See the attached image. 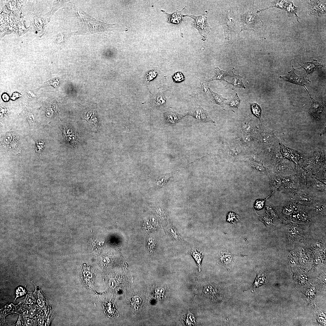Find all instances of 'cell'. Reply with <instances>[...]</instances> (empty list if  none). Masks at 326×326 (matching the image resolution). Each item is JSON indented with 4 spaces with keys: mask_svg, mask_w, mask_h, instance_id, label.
<instances>
[{
    "mask_svg": "<svg viewBox=\"0 0 326 326\" xmlns=\"http://www.w3.org/2000/svg\"><path fill=\"white\" fill-rule=\"evenodd\" d=\"M291 3V5L290 6L289 4V7H287L286 10L287 12L288 15V16L289 17L290 16L291 14H294L296 16L297 20L298 22H299L298 21V19L299 18L300 19V18L297 16L296 12L298 8L295 7L294 5H293V3L292 2Z\"/></svg>",
    "mask_w": 326,
    "mask_h": 326,
    "instance_id": "cell-25",
    "label": "cell"
},
{
    "mask_svg": "<svg viewBox=\"0 0 326 326\" xmlns=\"http://www.w3.org/2000/svg\"><path fill=\"white\" fill-rule=\"evenodd\" d=\"M280 146L281 152L284 156L297 163L300 156L298 152L285 146L281 143H280Z\"/></svg>",
    "mask_w": 326,
    "mask_h": 326,
    "instance_id": "cell-9",
    "label": "cell"
},
{
    "mask_svg": "<svg viewBox=\"0 0 326 326\" xmlns=\"http://www.w3.org/2000/svg\"><path fill=\"white\" fill-rule=\"evenodd\" d=\"M148 246L150 250H153L155 246V241L152 239L149 238L148 242Z\"/></svg>",
    "mask_w": 326,
    "mask_h": 326,
    "instance_id": "cell-29",
    "label": "cell"
},
{
    "mask_svg": "<svg viewBox=\"0 0 326 326\" xmlns=\"http://www.w3.org/2000/svg\"><path fill=\"white\" fill-rule=\"evenodd\" d=\"M27 92L29 95L31 97H35V94L33 93V92L31 91H27Z\"/></svg>",
    "mask_w": 326,
    "mask_h": 326,
    "instance_id": "cell-31",
    "label": "cell"
},
{
    "mask_svg": "<svg viewBox=\"0 0 326 326\" xmlns=\"http://www.w3.org/2000/svg\"><path fill=\"white\" fill-rule=\"evenodd\" d=\"M239 216L234 213L230 212L227 214V222L235 225L237 222L240 221Z\"/></svg>",
    "mask_w": 326,
    "mask_h": 326,
    "instance_id": "cell-21",
    "label": "cell"
},
{
    "mask_svg": "<svg viewBox=\"0 0 326 326\" xmlns=\"http://www.w3.org/2000/svg\"><path fill=\"white\" fill-rule=\"evenodd\" d=\"M293 210L294 208L292 206L288 205L284 207L283 212L285 215H289L292 213Z\"/></svg>",
    "mask_w": 326,
    "mask_h": 326,
    "instance_id": "cell-27",
    "label": "cell"
},
{
    "mask_svg": "<svg viewBox=\"0 0 326 326\" xmlns=\"http://www.w3.org/2000/svg\"><path fill=\"white\" fill-rule=\"evenodd\" d=\"M186 16L191 18L193 19V21L191 24V25L198 30L202 40L203 41H205L207 35L210 33L211 28L208 24L206 15L205 14L197 16L183 15V17Z\"/></svg>",
    "mask_w": 326,
    "mask_h": 326,
    "instance_id": "cell-4",
    "label": "cell"
},
{
    "mask_svg": "<svg viewBox=\"0 0 326 326\" xmlns=\"http://www.w3.org/2000/svg\"><path fill=\"white\" fill-rule=\"evenodd\" d=\"M241 31L247 29L254 30L259 27L262 23L258 15L248 11L240 15Z\"/></svg>",
    "mask_w": 326,
    "mask_h": 326,
    "instance_id": "cell-5",
    "label": "cell"
},
{
    "mask_svg": "<svg viewBox=\"0 0 326 326\" xmlns=\"http://www.w3.org/2000/svg\"><path fill=\"white\" fill-rule=\"evenodd\" d=\"M273 192L270 195L267 196L265 199H259L256 200L254 204V206L255 208L257 210H260L262 209L264 206L265 202L267 198L269 197Z\"/></svg>",
    "mask_w": 326,
    "mask_h": 326,
    "instance_id": "cell-23",
    "label": "cell"
},
{
    "mask_svg": "<svg viewBox=\"0 0 326 326\" xmlns=\"http://www.w3.org/2000/svg\"><path fill=\"white\" fill-rule=\"evenodd\" d=\"M256 127L252 121L245 120L242 122L240 125L241 136L245 135H256Z\"/></svg>",
    "mask_w": 326,
    "mask_h": 326,
    "instance_id": "cell-8",
    "label": "cell"
},
{
    "mask_svg": "<svg viewBox=\"0 0 326 326\" xmlns=\"http://www.w3.org/2000/svg\"><path fill=\"white\" fill-rule=\"evenodd\" d=\"M38 323L40 325L42 326V325H43V321L41 319H39L38 320Z\"/></svg>",
    "mask_w": 326,
    "mask_h": 326,
    "instance_id": "cell-35",
    "label": "cell"
},
{
    "mask_svg": "<svg viewBox=\"0 0 326 326\" xmlns=\"http://www.w3.org/2000/svg\"><path fill=\"white\" fill-rule=\"evenodd\" d=\"M219 256L220 261L225 266H228L232 262V255L228 251H222L219 254Z\"/></svg>",
    "mask_w": 326,
    "mask_h": 326,
    "instance_id": "cell-16",
    "label": "cell"
},
{
    "mask_svg": "<svg viewBox=\"0 0 326 326\" xmlns=\"http://www.w3.org/2000/svg\"><path fill=\"white\" fill-rule=\"evenodd\" d=\"M258 216L260 220L264 222L267 226H270L274 225L272 219L268 215L264 214L261 216L258 215Z\"/></svg>",
    "mask_w": 326,
    "mask_h": 326,
    "instance_id": "cell-24",
    "label": "cell"
},
{
    "mask_svg": "<svg viewBox=\"0 0 326 326\" xmlns=\"http://www.w3.org/2000/svg\"><path fill=\"white\" fill-rule=\"evenodd\" d=\"M214 75L208 80V82L217 80L220 82H226L229 84V82L225 79V77L229 75L227 71L221 70L218 67H216L214 69Z\"/></svg>",
    "mask_w": 326,
    "mask_h": 326,
    "instance_id": "cell-13",
    "label": "cell"
},
{
    "mask_svg": "<svg viewBox=\"0 0 326 326\" xmlns=\"http://www.w3.org/2000/svg\"><path fill=\"white\" fill-rule=\"evenodd\" d=\"M323 209V206H317L315 208V210L317 212H320L322 211Z\"/></svg>",
    "mask_w": 326,
    "mask_h": 326,
    "instance_id": "cell-30",
    "label": "cell"
},
{
    "mask_svg": "<svg viewBox=\"0 0 326 326\" xmlns=\"http://www.w3.org/2000/svg\"><path fill=\"white\" fill-rule=\"evenodd\" d=\"M239 18L238 14H236L232 8L227 11L222 17L221 24L224 30L225 40H231L232 36L239 35L241 31V24Z\"/></svg>",
    "mask_w": 326,
    "mask_h": 326,
    "instance_id": "cell-1",
    "label": "cell"
},
{
    "mask_svg": "<svg viewBox=\"0 0 326 326\" xmlns=\"http://www.w3.org/2000/svg\"><path fill=\"white\" fill-rule=\"evenodd\" d=\"M315 184L317 189L321 190H325L324 186L321 182L318 181H316Z\"/></svg>",
    "mask_w": 326,
    "mask_h": 326,
    "instance_id": "cell-28",
    "label": "cell"
},
{
    "mask_svg": "<svg viewBox=\"0 0 326 326\" xmlns=\"http://www.w3.org/2000/svg\"><path fill=\"white\" fill-rule=\"evenodd\" d=\"M22 323V321L21 318H19L18 322V325H21V324Z\"/></svg>",
    "mask_w": 326,
    "mask_h": 326,
    "instance_id": "cell-36",
    "label": "cell"
},
{
    "mask_svg": "<svg viewBox=\"0 0 326 326\" xmlns=\"http://www.w3.org/2000/svg\"><path fill=\"white\" fill-rule=\"evenodd\" d=\"M208 89L210 100L214 104H217L223 108L225 101L227 99L223 97L221 95L214 92L210 88H209Z\"/></svg>",
    "mask_w": 326,
    "mask_h": 326,
    "instance_id": "cell-12",
    "label": "cell"
},
{
    "mask_svg": "<svg viewBox=\"0 0 326 326\" xmlns=\"http://www.w3.org/2000/svg\"><path fill=\"white\" fill-rule=\"evenodd\" d=\"M196 120L203 123H209L214 124L215 122L209 116L207 111L199 105H197L193 114L190 115Z\"/></svg>",
    "mask_w": 326,
    "mask_h": 326,
    "instance_id": "cell-6",
    "label": "cell"
},
{
    "mask_svg": "<svg viewBox=\"0 0 326 326\" xmlns=\"http://www.w3.org/2000/svg\"><path fill=\"white\" fill-rule=\"evenodd\" d=\"M294 70L295 69L293 66H292V70L290 72H288V73L287 75L282 77V78L285 81L304 86L308 92L307 89L305 87V85L306 83H308V82H310V81L307 79L305 77L297 76L295 73ZM308 93L312 99V97L308 92Z\"/></svg>",
    "mask_w": 326,
    "mask_h": 326,
    "instance_id": "cell-7",
    "label": "cell"
},
{
    "mask_svg": "<svg viewBox=\"0 0 326 326\" xmlns=\"http://www.w3.org/2000/svg\"><path fill=\"white\" fill-rule=\"evenodd\" d=\"M166 123L171 125H174L179 122L182 118L186 116L172 111L166 112L164 115Z\"/></svg>",
    "mask_w": 326,
    "mask_h": 326,
    "instance_id": "cell-11",
    "label": "cell"
},
{
    "mask_svg": "<svg viewBox=\"0 0 326 326\" xmlns=\"http://www.w3.org/2000/svg\"><path fill=\"white\" fill-rule=\"evenodd\" d=\"M26 323L28 325H31V321L30 320L27 319L26 320Z\"/></svg>",
    "mask_w": 326,
    "mask_h": 326,
    "instance_id": "cell-34",
    "label": "cell"
},
{
    "mask_svg": "<svg viewBox=\"0 0 326 326\" xmlns=\"http://www.w3.org/2000/svg\"><path fill=\"white\" fill-rule=\"evenodd\" d=\"M27 313L26 311L23 312V314L24 315L26 316V315H27Z\"/></svg>",
    "mask_w": 326,
    "mask_h": 326,
    "instance_id": "cell-37",
    "label": "cell"
},
{
    "mask_svg": "<svg viewBox=\"0 0 326 326\" xmlns=\"http://www.w3.org/2000/svg\"><path fill=\"white\" fill-rule=\"evenodd\" d=\"M172 78L174 81L176 83H180L184 80L185 79L183 74L181 72H177L175 73Z\"/></svg>",
    "mask_w": 326,
    "mask_h": 326,
    "instance_id": "cell-26",
    "label": "cell"
},
{
    "mask_svg": "<svg viewBox=\"0 0 326 326\" xmlns=\"http://www.w3.org/2000/svg\"><path fill=\"white\" fill-rule=\"evenodd\" d=\"M164 290L163 288H159L157 289L156 292L160 294L163 293L164 292Z\"/></svg>",
    "mask_w": 326,
    "mask_h": 326,
    "instance_id": "cell-32",
    "label": "cell"
},
{
    "mask_svg": "<svg viewBox=\"0 0 326 326\" xmlns=\"http://www.w3.org/2000/svg\"><path fill=\"white\" fill-rule=\"evenodd\" d=\"M251 107L252 113L260 120L261 110L260 106L256 103H253L251 104Z\"/></svg>",
    "mask_w": 326,
    "mask_h": 326,
    "instance_id": "cell-22",
    "label": "cell"
},
{
    "mask_svg": "<svg viewBox=\"0 0 326 326\" xmlns=\"http://www.w3.org/2000/svg\"><path fill=\"white\" fill-rule=\"evenodd\" d=\"M225 154L229 158H239L246 153L244 144L240 140L226 142L223 147Z\"/></svg>",
    "mask_w": 326,
    "mask_h": 326,
    "instance_id": "cell-3",
    "label": "cell"
},
{
    "mask_svg": "<svg viewBox=\"0 0 326 326\" xmlns=\"http://www.w3.org/2000/svg\"><path fill=\"white\" fill-rule=\"evenodd\" d=\"M241 100L236 93L235 96L228 103L226 104L231 108H238Z\"/></svg>",
    "mask_w": 326,
    "mask_h": 326,
    "instance_id": "cell-20",
    "label": "cell"
},
{
    "mask_svg": "<svg viewBox=\"0 0 326 326\" xmlns=\"http://www.w3.org/2000/svg\"><path fill=\"white\" fill-rule=\"evenodd\" d=\"M186 7L185 6L182 10L180 11L177 10V11L172 13H168L162 10H161V11L167 15V23L179 25L182 21V17H183L181 12Z\"/></svg>",
    "mask_w": 326,
    "mask_h": 326,
    "instance_id": "cell-10",
    "label": "cell"
},
{
    "mask_svg": "<svg viewBox=\"0 0 326 326\" xmlns=\"http://www.w3.org/2000/svg\"><path fill=\"white\" fill-rule=\"evenodd\" d=\"M267 280L264 273L258 272L256 278L253 283L252 289L254 290L259 286L267 283Z\"/></svg>",
    "mask_w": 326,
    "mask_h": 326,
    "instance_id": "cell-18",
    "label": "cell"
},
{
    "mask_svg": "<svg viewBox=\"0 0 326 326\" xmlns=\"http://www.w3.org/2000/svg\"><path fill=\"white\" fill-rule=\"evenodd\" d=\"M232 72L233 75L232 82H229V84L232 85L233 86L232 90H234L238 88H242L245 89V87L242 82V77L238 74V75L235 74L233 73V70H232Z\"/></svg>",
    "mask_w": 326,
    "mask_h": 326,
    "instance_id": "cell-15",
    "label": "cell"
},
{
    "mask_svg": "<svg viewBox=\"0 0 326 326\" xmlns=\"http://www.w3.org/2000/svg\"><path fill=\"white\" fill-rule=\"evenodd\" d=\"M190 254L195 259L199 270L201 269V264L202 259L203 257V254L200 250L197 249L193 250Z\"/></svg>",
    "mask_w": 326,
    "mask_h": 326,
    "instance_id": "cell-17",
    "label": "cell"
},
{
    "mask_svg": "<svg viewBox=\"0 0 326 326\" xmlns=\"http://www.w3.org/2000/svg\"><path fill=\"white\" fill-rule=\"evenodd\" d=\"M292 230L296 233H299V229L297 227H294L292 228Z\"/></svg>",
    "mask_w": 326,
    "mask_h": 326,
    "instance_id": "cell-33",
    "label": "cell"
},
{
    "mask_svg": "<svg viewBox=\"0 0 326 326\" xmlns=\"http://www.w3.org/2000/svg\"><path fill=\"white\" fill-rule=\"evenodd\" d=\"M154 105L157 108L164 107L166 103V100L164 96L161 94H158L156 95L154 99Z\"/></svg>",
    "mask_w": 326,
    "mask_h": 326,
    "instance_id": "cell-19",
    "label": "cell"
},
{
    "mask_svg": "<svg viewBox=\"0 0 326 326\" xmlns=\"http://www.w3.org/2000/svg\"><path fill=\"white\" fill-rule=\"evenodd\" d=\"M83 31L82 33L88 32L91 34H101L104 32L111 30L115 24H110L99 21L82 10H76Z\"/></svg>",
    "mask_w": 326,
    "mask_h": 326,
    "instance_id": "cell-2",
    "label": "cell"
},
{
    "mask_svg": "<svg viewBox=\"0 0 326 326\" xmlns=\"http://www.w3.org/2000/svg\"><path fill=\"white\" fill-rule=\"evenodd\" d=\"M313 62H304V65L302 66L298 63L301 66L300 68H303L308 74L312 72L320 66H323V64L318 62L316 60H313Z\"/></svg>",
    "mask_w": 326,
    "mask_h": 326,
    "instance_id": "cell-14",
    "label": "cell"
}]
</instances>
